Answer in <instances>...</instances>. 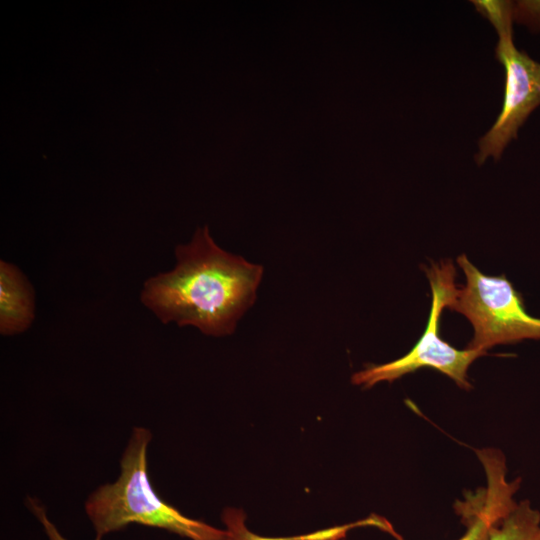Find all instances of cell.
<instances>
[{"mask_svg":"<svg viewBox=\"0 0 540 540\" xmlns=\"http://www.w3.org/2000/svg\"><path fill=\"white\" fill-rule=\"evenodd\" d=\"M173 270L144 284L141 302L162 323L194 326L211 336L230 335L254 304L263 267L220 248L208 226L175 249Z\"/></svg>","mask_w":540,"mask_h":540,"instance_id":"6da1fadb","label":"cell"},{"mask_svg":"<svg viewBox=\"0 0 540 540\" xmlns=\"http://www.w3.org/2000/svg\"><path fill=\"white\" fill-rule=\"evenodd\" d=\"M151 432L135 427L121 459L119 478L100 486L85 503L96 537L141 524L160 528L190 540H227V531L189 518L162 500L154 490L147 463Z\"/></svg>","mask_w":540,"mask_h":540,"instance_id":"7a4b0ae2","label":"cell"},{"mask_svg":"<svg viewBox=\"0 0 540 540\" xmlns=\"http://www.w3.org/2000/svg\"><path fill=\"white\" fill-rule=\"evenodd\" d=\"M429 281L432 302L424 333L404 356L380 365H369L351 377L355 385L370 388L383 381L393 382L420 368H433L450 377L459 387L470 389L467 380L469 366L485 351L459 350L440 337V318L445 307H449L458 287L455 284L456 269L451 260L432 262L423 266Z\"/></svg>","mask_w":540,"mask_h":540,"instance_id":"3957f363","label":"cell"},{"mask_svg":"<svg viewBox=\"0 0 540 540\" xmlns=\"http://www.w3.org/2000/svg\"><path fill=\"white\" fill-rule=\"evenodd\" d=\"M456 261L466 284L457 289L448 308L463 314L473 326L468 349L486 352L499 344L540 339V318L528 314L521 294L505 275L483 274L466 254Z\"/></svg>","mask_w":540,"mask_h":540,"instance_id":"277c9868","label":"cell"},{"mask_svg":"<svg viewBox=\"0 0 540 540\" xmlns=\"http://www.w3.org/2000/svg\"><path fill=\"white\" fill-rule=\"evenodd\" d=\"M477 11L496 29L499 41L496 59L505 69V91L501 112L491 129L479 140L475 156L478 165L492 156L499 159L507 144L517 137L519 128L540 105V63L513 42L512 9L508 1H473Z\"/></svg>","mask_w":540,"mask_h":540,"instance_id":"5b68a950","label":"cell"},{"mask_svg":"<svg viewBox=\"0 0 540 540\" xmlns=\"http://www.w3.org/2000/svg\"><path fill=\"white\" fill-rule=\"evenodd\" d=\"M487 476V488L480 496H471L458 502L457 513L466 526L458 540H490L491 529L498 524L516 505L514 494L520 487V479H506V466L501 453L494 450L478 451ZM397 540H403L397 534Z\"/></svg>","mask_w":540,"mask_h":540,"instance_id":"8992f818","label":"cell"},{"mask_svg":"<svg viewBox=\"0 0 540 540\" xmlns=\"http://www.w3.org/2000/svg\"><path fill=\"white\" fill-rule=\"evenodd\" d=\"M35 312L34 291L25 275L13 264L0 262V332L14 335L25 331Z\"/></svg>","mask_w":540,"mask_h":540,"instance_id":"52a82bcc","label":"cell"},{"mask_svg":"<svg viewBox=\"0 0 540 540\" xmlns=\"http://www.w3.org/2000/svg\"><path fill=\"white\" fill-rule=\"evenodd\" d=\"M222 521L225 525V530L227 531V540H271L260 537L249 531L246 525V515L240 509L226 508L222 512ZM366 525L379 528L381 525V518L372 516L352 524L329 528L309 535L294 537V540H346L345 535L348 530Z\"/></svg>","mask_w":540,"mask_h":540,"instance_id":"ba28073f","label":"cell"},{"mask_svg":"<svg viewBox=\"0 0 540 540\" xmlns=\"http://www.w3.org/2000/svg\"><path fill=\"white\" fill-rule=\"evenodd\" d=\"M490 540H540V511L522 500L490 532Z\"/></svg>","mask_w":540,"mask_h":540,"instance_id":"9c48e42d","label":"cell"},{"mask_svg":"<svg viewBox=\"0 0 540 540\" xmlns=\"http://www.w3.org/2000/svg\"><path fill=\"white\" fill-rule=\"evenodd\" d=\"M28 505L36 518L41 523L49 540H68L66 539L57 527L49 520L44 506L36 499L28 497ZM94 540H102L95 537Z\"/></svg>","mask_w":540,"mask_h":540,"instance_id":"30bf717a","label":"cell"}]
</instances>
